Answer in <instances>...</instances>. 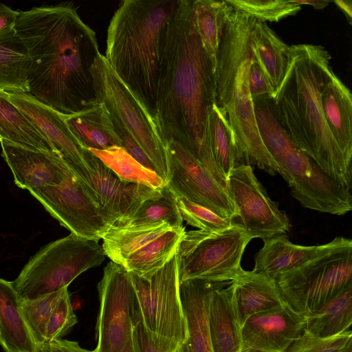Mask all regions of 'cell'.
<instances>
[{
  "label": "cell",
  "mask_w": 352,
  "mask_h": 352,
  "mask_svg": "<svg viewBox=\"0 0 352 352\" xmlns=\"http://www.w3.org/2000/svg\"><path fill=\"white\" fill-rule=\"evenodd\" d=\"M67 287L60 289L59 296L52 308L47 327L45 342L62 339L77 323Z\"/></svg>",
  "instance_id": "obj_39"
},
{
  "label": "cell",
  "mask_w": 352,
  "mask_h": 352,
  "mask_svg": "<svg viewBox=\"0 0 352 352\" xmlns=\"http://www.w3.org/2000/svg\"><path fill=\"white\" fill-rule=\"evenodd\" d=\"M0 344L5 352H38L11 282L0 278Z\"/></svg>",
  "instance_id": "obj_25"
},
{
  "label": "cell",
  "mask_w": 352,
  "mask_h": 352,
  "mask_svg": "<svg viewBox=\"0 0 352 352\" xmlns=\"http://www.w3.org/2000/svg\"><path fill=\"white\" fill-rule=\"evenodd\" d=\"M164 223L172 227L183 226L177 196L166 185L159 195L143 202L139 208L120 226ZM117 227V226H116Z\"/></svg>",
  "instance_id": "obj_35"
},
{
  "label": "cell",
  "mask_w": 352,
  "mask_h": 352,
  "mask_svg": "<svg viewBox=\"0 0 352 352\" xmlns=\"http://www.w3.org/2000/svg\"><path fill=\"white\" fill-rule=\"evenodd\" d=\"M72 133L87 149L104 150L122 147L105 104L98 101L84 110L72 115H63Z\"/></svg>",
  "instance_id": "obj_24"
},
{
  "label": "cell",
  "mask_w": 352,
  "mask_h": 352,
  "mask_svg": "<svg viewBox=\"0 0 352 352\" xmlns=\"http://www.w3.org/2000/svg\"><path fill=\"white\" fill-rule=\"evenodd\" d=\"M252 239L236 223L217 234L185 232L177 250L179 284L188 280L231 282L243 270L241 261Z\"/></svg>",
  "instance_id": "obj_9"
},
{
  "label": "cell",
  "mask_w": 352,
  "mask_h": 352,
  "mask_svg": "<svg viewBox=\"0 0 352 352\" xmlns=\"http://www.w3.org/2000/svg\"><path fill=\"white\" fill-rule=\"evenodd\" d=\"M166 148L170 170L166 184L174 193L234 221L237 210L211 174L177 142L167 141Z\"/></svg>",
  "instance_id": "obj_15"
},
{
  "label": "cell",
  "mask_w": 352,
  "mask_h": 352,
  "mask_svg": "<svg viewBox=\"0 0 352 352\" xmlns=\"http://www.w3.org/2000/svg\"><path fill=\"white\" fill-rule=\"evenodd\" d=\"M98 101L132 134L166 183L170 177L166 144L156 122L100 54L91 69Z\"/></svg>",
  "instance_id": "obj_10"
},
{
  "label": "cell",
  "mask_w": 352,
  "mask_h": 352,
  "mask_svg": "<svg viewBox=\"0 0 352 352\" xmlns=\"http://www.w3.org/2000/svg\"><path fill=\"white\" fill-rule=\"evenodd\" d=\"M305 318L304 331L316 337L330 338L349 331L352 324V284Z\"/></svg>",
  "instance_id": "obj_29"
},
{
  "label": "cell",
  "mask_w": 352,
  "mask_h": 352,
  "mask_svg": "<svg viewBox=\"0 0 352 352\" xmlns=\"http://www.w3.org/2000/svg\"><path fill=\"white\" fill-rule=\"evenodd\" d=\"M192 10L202 45L217 66L223 32L233 9L226 1L192 0Z\"/></svg>",
  "instance_id": "obj_32"
},
{
  "label": "cell",
  "mask_w": 352,
  "mask_h": 352,
  "mask_svg": "<svg viewBox=\"0 0 352 352\" xmlns=\"http://www.w3.org/2000/svg\"><path fill=\"white\" fill-rule=\"evenodd\" d=\"M321 102L327 124L346 160L352 159V95L332 74L323 87Z\"/></svg>",
  "instance_id": "obj_22"
},
{
  "label": "cell",
  "mask_w": 352,
  "mask_h": 352,
  "mask_svg": "<svg viewBox=\"0 0 352 352\" xmlns=\"http://www.w3.org/2000/svg\"><path fill=\"white\" fill-rule=\"evenodd\" d=\"M100 302L97 320L96 352H121L131 339L140 320L131 274L113 261L104 267L98 283Z\"/></svg>",
  "instance_id": "obj_11"
},
{
  "label": "cell",
  "mask_w": 352,
  "mask_h": 352,
  "mask_svg": "<svg viewBox=\"0 0 352 352\" xmlns=\"http://www.w3.org/2000/svg\"><path fill=\"white\" fill-rule=\"evenodd\" d=\"M41 131L72 170L88 168L87 148L68 127L63 115L30 94L0 91Z\"/></svg>",
  "instance_id": "obj_16"
},
{
  "label": "cell",
  "mask_w": 352,
  "mask_h": 352,
  "mask_svg": "<svg viewBox=\"0 0 352 352\" xmlns=\"http://www.w3.org/2000/svg\"><path fill=\"white\" fill-rule=\"evenodd\" d=\"M31 59L13 28L0 32V91L29 94Z\"/></svg>",
  "instance_id": "obj_26"
},
{
  "label": "cell",
  "mask_w": 352,
  "mask_h": 352,
  "mask_svg": "<svg viewBox=\"0 0 352 352\" xmlns=\"http://www.w3.org/2000/svg\"><path fill=\"white\" fill-rule=\"evenodd\" d=\"M210 331L213 352L241 351V325L232 282L223 283L214 290L210 308Z\"/></svg>",
  "instance_id": "obj_21"
},
{
  "label": "cell",
  "mask_w": 352,
  "mask_h": 352,
  "mask_svg": "<svg viewBox=\"0 0 352 352\" xmlns=\"http://www.w3.org/2000/svg\"><path fill=\"white\" fill-rule=\"evenodd\" d=\"M256 21L234 10L228 18L217 60L216 103L226 115L246 164L275 175L278 167L259 135L249 87L254 56L251 32Z\"/></svg>",
  "instance_id": "obj_5"
},
{
  "label": "cell",
  "mask_w": 352,
  "mask_h": 352,
  "mask_svg": "<svg viewBox=\"0 0 352 352\" xmlns=\"http://www.w3.org/2000/svg\"><path fill=\"white\" fill-rule=\"evenodd\" d=\"M235 11L261 22H278L296 14L302 6L293 0H226Z\"/></svg>",
  "instance_id": "obj_36"
},
{
  "label": "cell",
  "mask_w": 352,
  "mask_h": 352,
  "mask_svg": "<svg viewBox=\"0 0 352 352\" xmlns=\"http://www.w3.org/2000/svg\"><path fill=\"white\" fill-rule=\"evenodd\" d=\"M341 238L337 236L327 243L317 245L293 243L285 234L264 239L263 248L255 255L252 271L274 279L330 250Z\"/></svg>",
  "instance_id": "obj_20"
},
{
  "label": "cell",
  "mask_w": 352,
  "mask_h": 352,
  "mask_svg": "<svg viewBox=\"0 0 352 352\" xmlns=\"http://www.w3.org/2000/svg\"><path fill=\"white\" fill-rule=\"evenodd\" d=\"M223 283L195 279L179 284L187 327L186 340L180 352H213L210 331V302L214 290Z\"/></svg>",
  "instance_id": "obj_19"
},
{
  "label": "cell",
  "mask_w": 352,
  "mask_h": 352,
  "mask_svg": "<svg viewBox=\"0 0 352 352\" xmlns=\"http://www.w3.org/2000/svg\"><path fill=\"white\" fill-rule=\"evenodd\" d=\"M98 241L71 233L33 256L11 282L19 300H32L68 287L80 274L105 258Z\"/></svg>",
  "instance_id": "obj_6"
},
{
  "label": "cell",
  "mask_w": 352,
  "mask_h": 352,
  "mask_svg": "<svg viewBox=\"0 0 352 352\" xmlns=\"http://www.w3.org/2000/svg\"><path fill=\"white\" fill-rule=\"evenodd\" d=\"M29 191L72 234L99 241L111 228L100 207L72 169L60 184Z\"/></svg>",
  "instance_id": "obj_13"
},
{
  "label": "cell",
  "mask_w": 352,
  "mask_h": 352,
  "mask_svg": "<svg viewBox=\"0 0 352 352\" xmlns=\"http://www.w3.org/2000/svg\"><path fill=\"white\" fill-rule=\"evenodd\" d=\"M14 29L31 59L30 94L66 116L98 102L91 72L100 54L96 33L72 4L19 12Z\"/></svg>",
  "instance_id": "obj_2"
},
{
  "label": "cell",
  "mask_w": 352,
  "mask_h": 352,
  "mask_svg": "<svg viewBox=\"0 0 352 352\" xmlns=\"http://www.w3.org/2000/svg\"><path fill=\"white\" fill-rule=\"evenodd\" d=\"M179 0H125L107 30L104 58L156 118L158 79L167 30Z\"/></svg>",
  "instance_id": "obj_4"
},
{
  "label": "cell",
  "mask_w": 352,
  "mask_h": 352,
  "mask_svg": "<svg viewBox=\"0 0 352 352\" xmlns=\"http://www.w3.org/2000/svg\"><path fill=\"white\" fill-rule=\"evenodd\" d=\"M227 193L238 212L234 223L252 239L264 240L289 230L287 216L268 196L250 165L232 170L227 177Z\"/></svg>",
  "instance_id": "obj_12"
},
{
  "label": "cell",
  "mask_w": 352,
  "mask_h": 352,
  "mask_svg": "<svg viewBox=\"0 0 352 352\" xmlns=\"http://www.w3.org/2000/svg\"><path fill=\"white\" fill-rule=\"evenodd\" d=\"M305 318L287 304L256 314L241 327L243 344L268 352H285L303 333Z\"/></svg>",
  "instance_id": "obj_17"
},
{
  "label": "cell",
  "mask_w": 352,
  "mask_h": 352,
  "mask_svg": "<svg viewBox=\"0 0 352 352\" xmlns=\"http://www.w3.org/2000/svg\"><path fill=\"white\" fill-rule=\"evenodd\" d=\"M121 179L160 190L166 182L155 170L148 169L120 146L104 150L89 149Z\"/></svg>",
  "instance_id": "obj_34"
},
{
  "label": "cell",
  "mask_w": 352,
  "mask_h": 352,
  "mask_svg": "<svg viewBox=\"0 0 352 352\" xmlns=\"http://www.w3.org/2000/svg\"><path fill=\"white\" fill-rule=\"evenodd\" d=\"M38 352H96L82 348L78 342L58 339L43 344Z\"/></svg>",
  "instance_id": "obj_44"
},
{
  "label": "cell",
  "mask_w": 352,
  "mask_h": 352,
  "mask_svg": "<svg viewBox=\"0 0 352 352\" xmlns=\"http://www.w3.org/2000/svg\"><path fill=\"white\" fill-rule=\"evenodd\" d=\"M2 140L32 150L55 151L38 127L0 93V140Z\"/></svg>",
  "instance_id": "obj_31"
},
{
  "label": "cell",
  "mask_w": 352,
  "mask_h": 352,
  "mask_svg": "<svg viewBox=\"0 0 352 352\" xmlns=\"http://www.w3.org/2000/svg\"><path fill=\"white\" fill-rule=\"evenodd\" d=\"M131 340L134 352H161L154 345L140 320L133 328Z\"/></svg>",
  "instance_id": "obj_43"
},
{
  "label": "cell",
  "mask_w": 352,
  "mask_h": 352,
  "mask_svg": "<svg viewBox=\"0 0 352 352\" xmlns=\"http://www.w3.org/2000/svg\"><path fill=\"white\" fill-rule=\"evenodd\" d=\"M231 282L241 327L250 316L285 303L275 280L267 276L243 270Z\"/></svg>",
  "instance_id": "obj_23"
},
{
  "label": "cell",
  "mask_w": 352,
  "mask_h": 352,
  "mask_svg": "<svg viewBox=\"0 0 352 352\" xmlns=\"http://www.w3.org/2000/svg\"><path fill=\"white\" fill-rule=\"evenodd\" d=\"M248 81L252 99L265 95L273 97L275 89L254 56H253L250 65Z\"/></svg>",
  "instance_id": "obj_42"
},
{
  "label": "cell",
  "mask_w": 352,
  "mask_h": 352,
  "mask_svg": "<svg viewBox=\"0 0 352 352\" xmlns=\"http://www.w3.org/2000/svg\"><path fill=\"white\" fill-rule=\"evenodd\" d=\"M19 12L0 3V32L15 26Z\"/></svg>",
  "instance_id": "obj_45"
},
{
  "label": "cell",
  "mask_w": 352,
  "mask_h": 352,
  "mask_svg": "<svg viewBox=\"0 0 352 352\" xmlns=\"http://www.w3.org/2000/svg\"><path fill=\"white\" fill-rule=\"evenodd\" d=\"M295 3L300 5L301 6L302 5H308L311 6L315 9L317 10H322L327 7L329 3H330V1L327 0H293Z\"/></svg>",
  "instance_id": "obj_47"
},
{
  "label": "cell",
  "mask_w": 352,
  "mask_h": 352,
  "mask_svg": "<svg viewBox=\"0 0 352 352\" xmlns=\"http://www.w3.org/2000/svg\"><path fill=\"white\" fill-rule=\"evenodd\" d=\"M172 228L164 223L111 227L103 236L102 246L111 261L122 265L133 253Z\"/></svg>",
  "instance_id": "obj_27"
},
{
  "label": "cell",
  "mask_w": 352,
  "mask_h": 352,
  "mask_svg": "<svg viewBox=\"0 0 352 352\" xmlns=\"http://www.w3.org/2000/svg\"><path fill=\"white\" fill-rule=\"evenodd\" d=\"M215 71L196 28L192 0H179L161 60L155 122L165 144L170 140L179 143L226 190L227 178L213 157L208 133L216 103Z\"/></svg>",
  "instance_id": "obj_1"
},
{
  "label": "cell",
  "mask_w": 352,
  "mask_h": 352,
  "mask_svg": "<svg viewBox=\"0 0 352 352\" xmlns=\"http://www.w3.org/2000/svg\"><path fill=\"white\" fill-rule=\"evenodd\" d=\"M177 196V204L183 221L208 232L220 233L234 225L232 220L221 217L208 208L188 199Z\"/></svg>",
  "instance_id": "obj_38"
},
{
  "label": "cell",
  "mask_w": 352,
  "mask_h": 352,
  "mask_svg": "<svg viewBox=\"0 0 352 352\" xmlns=\"http://www.w3.org/2000/svg\"><path fill=\"white\" fill-rule=\"evenodd\" d=\"M16 185L28 190L60 184L71 168L56 151H36L0 140Z\"/></svg>",
  "instance_id": "obj_18"
},
{
  "label": "cell",
  "mask_w": 352,
  "mask_h": 352,
  "mask_svg": "<svg viewBox=\"0 0 352 352\" xmlns=\"http://www.w3.org/2000/svg\"><path fill=\"white\" fill-rule=\"evenodd\" d=\"M333 2L341 10L347 18L349 23L352 19V2L351 0H335Z\"/></svg>",
  "instance_id": "obj_46"
},
{
  "label": "cell",
  "mask_w": 352,
  "mask_h": 352,
  "mask_svg": "<svg viewBox=\"0 0 352 352\" xmlns=\"http://www.w3.org/2000/svg\"><path fill=\"white\" fill-rule=\"evenodd\" d=\"M322 45L289 46L284 78L272 98L276 114L294 144L326 175L351 189L352 168L324 119L321 95L334 73Z\"/></svg>",
  "instance_id": "obj_3"
},
{
  "label": "cell",
  "mask_w": 352,
  "mask_h": 352,
  "mask_svg": "<svg viewBox=\"0 0 352 352\" xmlns=\"http://www.w3.org/2000/svg\"><path fill=\"white\" fill-rule=\"evenodd\" d=\"M121 352H134L131 339L125 344Z\"/></svg>",
  "instance_id": "obj_49"
},
{
  "label": "cell",
  "mask_w": 352,
  "mask_h": 352,
  "mask_svg": "<svg viewBox=\"0 0 352 352\" xmlns=\"http://www.w3.org/2000/svg\"><path fill=\"white\" fill-rule=\"evenodd\" d=\"M251 47L276 91L286 72L289 46L265 22L256 20L251 32Z\"/></svg>",
  "instance_id": "obj_28"
},
{
  "label": "cell",
  "mask_w": 352,
  "mask_h": 352,
  "mask_svg": "<svg viewBox=\"0 0 352 352\" xmlns=\"http://www.w3.org/2000/svg\"><path fill=\"white\" fill-rule=\"evenodd\" d=\"M60 292V290L32 300H20L23 318L38 347L45 342L47 323Z\"/></svg>",
  "instance_id": "obj_37"
},
{
  "label": "cell",
  "mask_w": 352,
  "mask_h": 352,
  "mask_svg": "<svg viewBox=\"0 0 352 352\" xmlns=\"http://www.w3.org/2000/svg\"><path fill=\"white\" fill-rule=\"evenodd\" d=\"M177 267L176 252L151 275L140 277L131 273L140 320L161 352H180L187 336Z\"/></svg>",
  "instance_id": "obj_7"
},
{
  "label": "cell",
  "mask_w": 352,
  "mask_h": 352,
  "mask_svg": "<svg viewBox=\"0 0 352 352\" xmlns=\"http://www.w3.org/2000/svg\"><path fill=\"white\" fill-rule=\"evenodd\" d=\"M109 113L115 131L121 141L122 147L145 168L155 170L153 163L132 134L115 115L110 112Z\"/></svg>",
  "instance_id": "obj_41"
},
{
  "label": "cell",
  "mask_w": 352,
  "mask_h": 352,
  "mask_svg": "<svg viewBox=\"0 0 352 352\" xmlns=\"http://www.w3.org/2000/svg\"><path fill=\"white\" fill-rule=\"evenodd\" d=\"M285 352H352V333L322 338L304 331Z\"/></svg>",
  "instance_id": "obj_40"
},
{
  "label": "cell",
  "mask_w": 352,
  "mask_h": 352,
  "mask_svg": "<svg viewBox=\"0 0 352 352\" xmlns=\"http://www.w3.org/2000/svg\"><path fill=\"white\" fill-rule=\"evenodd\" d=\"M284 302L304 316L352 284V241L342 236L330 250L274 279Z\"/></svg>",
  "instance_id": "obj_8"
},
{
  "label": "cell",
  "mask_w": 352,
  "mask_h": 352,
  "mask_svg": "<svg viewBox=\"0 0 352 352\" xmlns=\"http://www.w3.org/2000/svg\"><path fill=\"white\" fill-rule=\"evenodd\" d=\"M208 133L213 157L226 178L235 167L246 164L226 115L217 103L209 113Z\"/></svg>",
  "instance_id": "obj_33"
},
{
  "label": "cell",
  "mask_w": 352,
  "mask_h": 352,
  "mask_svg": "<svg viewBox=\"0 0 352 352\" xmlns=\"http://www.w3.org/2000/svg\"><path fill=\"white\" fill-rule=\"evenodd\" d=\"M88 168L72 170L98 204L109 226H120L146 200L159 195L157 190L121 179L87 148Z\"/></svg>",
  "instance_id": "obj_14"
},
{
  "label": "cell",
  "mask_w": 352,
  "mask_h": 352,
  "mask_svg": "<svg viewBox=\"0 0 352 352\" xmlns=\"http://www.w3.org/2000/svg\"><path fill=\"white\" fill-rule=\"evenodd\" d=\"M240 352H268V351L254 349V348L248 346L243 344V346H242V348H241Z\"/></svg>",
  "instance_id": "obj_48"
},
{
  "label": "cell",
  "mask_w": 352,
  "mask_h": 352,
  "mask_svg": "<svg viewBox=\"0 0 352 352\" xmlns=\"http://www.w3.org/2000/svg\"><path fill=\"white\" fill-rule=\"evenodd\" d=\"M185 232L184 226L172 228L133 253L120 265L140 277L155 273L176 254Z\"/></svg>",
  "instance_id": "obj_30"
}]
</instances>
